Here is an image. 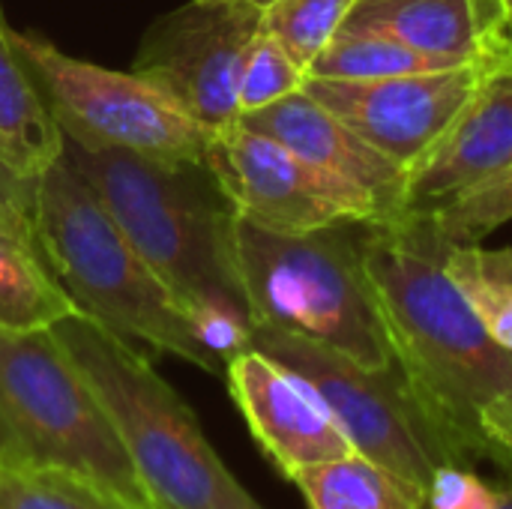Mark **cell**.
I'll use <instances>...</instances> for the list:
<instances>
[{
    "label": "cell",
    "instance_id": "obj_1",
    "mask_svg": "<svg viewBox=\"0 0 512 509\" xmlns=\"http://www.w3.org/2000/svg\"><path fill=\"white\" fill-rule=\"evenodd\" d=\"M450 243L429 213L360 225L393 360L450 465L489 462L486 414L512 393V351L498 345L444 273Z\"/></svg>",
    "mask_w": 512,
    "mask_h": 509
},
{
    "label": "cell",
    "instance_id": "obj_2",
    "mask_svg": "<svg viewBox=\"0 0 512 509\" xmlns=\"http://www.w3.org/2000/svg\"><path fill=\"white\" fill-rule=\"evenodd\" d=\"M63 159L168 285L198 342L222 366L246 351L255 324L234 252L237 213L207 162H162L66 135Z\"/></svg>",
    "mask_w": 512,
    "mask_h": 509
},
{
    "label": "cell",
    "instance_id": "obj_3",
    "mask_svg": "<svg viewBox=\"0 0 512 509\" xmlns=\"http://www.w3.org/2000/svg\"><path fill=\"white\" fill-rule=\"evenodd\" d=\"M51 333L111 417L156 507L264 509L234 480L192 408L135 342L81 312L57 321Z\"/></svg>",
    "mask_w": 512,
    "mask_h": 509
},
{
    "label": "cell",
    "instance_id": "obj_4",
    "mask_svg": "<svg viewBox=\"0 0 512 509\" xmlns=\"http://www.w3.org/2000/svg\"><path fill=\"white\" fill-rule=\"evenodd\" d=\"M0 462L69 480L114 509H159L51 330L0 327Z\"/></svg>",
    "mask_w": 512,
    "mask_h": 509
},
{
    "label": "cell",
    "instance_id": "obj_5",
    "mask_svg": "<svg viewBox=\"0 0 512 509\" xmlns=\"http://www.w3.org/2000/svg\"><path fill=\"white\" fill-rule=\"evenodd\" d=\"M36 243L81 315L120 339L174 354L207 375H225V366L198 342L168 285L63 156L39 177Z\"/></svg>",
    "mask_w": 512,
    "mask_h": 509
},
{
    "label": "cell",
    "instance_id": "obj_6",
    "mask_svg": "<svg viewBox=\"0 0 512 509\" xmlns=\"http://www.w3.org/2000/svg\"><path fill=\"white\" fill-rule=\"evenodd\" d=\"M360 225L279 234L237 216L234 252L252 324L303 336L369 369L393 366L360 255Z\"/></svg>",
    "mask_w": 512,
    "mask_h": 509
},
{
    "label": "cell",
    "instance_id": "obj_7",
    "mask_svg": "<svg viewBox=\"0 0 512 509\" xmlns=\"http://www.w3.org/2000/svg\"><path fill=\"white\" fill-rule=\"evenodd\" d=\"M9 42L66 138L162 162H204L210 132L144 75L69 57L54 42L12 27Z\"/></svg>",
    "mask_w": 512,
    "mask_h": 509
},
{
    "label": "cell",
    "instance_id": "obj_8",
    "mask_svg": "<svg viewBox=\"0 0 512 509\" xmlns=\"http://www.w3.org/2000/svg\"><path fill=\"white\" fill-rule=\"evenodd\" d=\"M249 348L300 375L330 408L354 453L384 465L426 495L432 474L450 465L399 366L369 369L303 336L255 327Z\"/></svg>",
    "mask_w": 512,
    "mask_h": 509
},
{
    "label": "cell",
    "instance_id": "obj_9",
    "mask_svg": "<svg viewBox=\"0 0 512 509\" xmlns=\"http://www.w3.org/2000/svg\"><path fill=\"white\" fill-rule=\"evenodd\" d=\"M258 33L261 9L249 0H189L150 24L132 72L213 135L240 120V78Z\"/></svg>",
    "mask_w": 512,
    "mask_h": 509
},
{
    "label": "cell",
    "instance_id": "obj_10",
    "mask_svg": "<svg viewBox=\"0 0 512 509\" xmlns=\"http://www.w3.org/2000/svg\"><path fill=\"white\" fill-rule=\"evenodd\" d=\"M204 162L234 213L258 228L306 234L345 222H384L369 195L240 120L210 135Z\"/></svg>",
    "mask_w": 512,
    "mask_h": 509
},
{
    "label": "cell",
    "instance_id": "obj_11",
    "mask_svg": "<svg viewBox=\"0 0 512 509\" xmlns=\"http://www.w3.org/2000/svg\"><path fill=\"white\" fill-rule=\"evenodd\" d=\"M507 75H512V57L372 81L306 78L303 90L411 171L456 126L468 105Z\"/></svg>",
    "mask_w": 512,
    "mask_h": 509
},
{
    "label": "cell",
    "instance_id": "obj_12",
    "mask_svg": "<svg viewBox=\"0 0 512 509\" xmlns=\"http://www.w3.org/2000/svg\"><path fill=\"white\" fill-rule=\"evenodd\" d=\"M225 381L252 438L288 480L303 468L354 453L324 399L267 354L240 351L225 366Z\"/></svg>",
    "mask_w": 512,
    "mask_h": 509
},
{
    "label": "cell",
    "instance_id": "obj_13",
    "mask_svg": "<svg viewBox=\"0 0 512 509\" xmlns=\"http://www.w3.org/2000/svg\"><path fill=\"white\" fill-rule=\"evenodd\" d=\"M240 123L285 144L300 159L369 195L384 222L405 213L408 171L321 102H315L306 90L291 93L261 111L243 114Z\"/></svg>",
    "mask_w": 512,
    "mask_h": 509
},
{
    "label": "cell",
    "instance_id": "obj_14",
    "mask_svg": "<svg viewBox=\"0 0 512 509\" xmlns=\"http://www.w3.org/2000/svg\"><path fill=\"white\" fill-rule=\"evenodd\" d=\"M345 24L396 36L444 66L512 57L504 9L495 0H357Z\"/></svg>",
    "mask_w": 512,
    "mask_h": 509
},
{
    "label": "cell",
    "instance_id": "obj_15",
    "mask_svg": "<svg viewBox=\"0 0 512 509\" xmlns=\"http://www.w3.org/2000/svg\"><path fill=\"white\" fill-rule=\"evenodd\" d=\"M512 165V75L486 87L456 126L408 171L405 213L435 210Z\"/></svg>",
    "mask_w": 512,
    "mask_h": 509
},
{
    "label": "cell",
    "instance_id": "obj_16",
    "mask_svg": "<svg viewBox=\"0 0 512 509\" xmlns=\"http://www.w3.org/2000/svg\"><path fill=\"white\" fill-rule=\"evenodd\" d=\"M0 153L27 177H42L63 156V129L24 69L0 21Z\"/></svg>",
    "mask_w": 512,
    "mask_h": 509
},
{
    "label": "cell",
    "instance_id": "obj_17",
    "mask_svg": "<svg viewBox=\"0 0 512 509\" xmlns=\"http://www.w3.org/2000/svg\"><path fill=\"white\" fill-rule=\"evenodd\" d=\"M75 312L39 243L0 225V327L51 330Z\"/></svg>",
    "mask_w": 512,
    "mask_h": 509
},
{
    "label": "cell",
    "instance_id": "obj_18",
    "mask_svg": "<svg viewBox=\"0 0 512 509\" xmlns=\"http://www.w3.org/2000/svg\"><path fill=\"white\" fill-rule=\"evenodd\" d=\"M309 509H426V495L384 465L351 453L291 477Z\"/></svg>",
    "mask_w": 512,
    "mask_h": 509
},
{
    "label": "cell",
    "instance_id": "obj_19",
    "mask_svg": "<svg viewBox=\"0 0 512 509\" xmlns=\"http://www.w3.org/2000/svg\"><path fill=\"white\" fill-rule=\"evenodd\" d=\"M432 69H453V66H444L381 30L342 24L336 36L327 42V48L309 66V78L372 81V78L432 72Z\"/></svg>",
    "mask_w": 512,
    "mask_h": 509
},
{
    "label": "cell",
    "instance_id": "obj_20",
    "mask_svg": "<svg viewBox=\"0 0 512 509\" xmlns=\"http://www.w3.org/2000/svg\"><path fill=\"white\" fill-rule=\"evenodd\" d=\"M444 273L492 339L512 351V246H450Z\"/></svg>",
    "mask_w": 512,
    "mask_h": 509
},
{
    "label": "cell",
    "instance_id": "obj_21",
    "mask_svg": "<svg viewBox=\"0 0 512 509\" xmlns=\"http://www.w3.org/2000/svg\"><path fill=\"white\" fill-rule=\"evenodd\" d=\"M426 213L450 246H480L512 219V165Z\"/></svg>",
    "mask_w": 512,
    "mask_h": 509
},
{
    "label": "cell",
    "instance_id": "obj_22",
    "mask_svg": "<svg viewBox=\"0 0 512 509\" xmlns=\"http://www.w3.org/2000/svg\"><path fill=\"white\" fill-rule=\"evenodd\" d=\"M357 0H276L261 9V30L270 33L309 75L315 57L345 24Z\"/></svg>",
    "mask_w": 512,
    "mask_h": 509
},
{
    "label": "cell",
    "instance_id": "obj_23",
    "mask_svg": "<svg viewBox=\"0 0 512 509\" xmlns=\"http://www.w3.org/2000/svg\"><path fill=\"white\" fill-rule=\"evenodd\" d=\"M306 69L270 36L258 33L240 78V117L261 111L306 87Z\"/></svg>",
    "mask_w": 512,
    "mask_h": 509
},
{
    "label": "cell",
    "instance_id": "obj_24",
    "mask_svg": "<svg viewBox=\"0 0 512 509\" xmlns=\"http://www.w3.org/2000/svg\"><path fill=\"white\" fill-rule=\"evenodd\" d=\"M0 509H114L87 489L0 462Z\"/></svg>",
    "mask_w": 512,
    "mask_h": 509
},
{
    "label": "cell",
    "instance_id": "obj_25",
    "mask_svg": "<svg viewBox=\"0 0 512 509\" xmlns=\"http://www.w3.org/2000/svg\"><path fill=\"white\" fill-rule=\"evenodd\" d=\"M504 492L468 465H441L426 486V509H498Z\"/></svg>",
    "mask_w": 512,
    "mask_h": 509
},
{
    "label": "cell",
    "instance_id": "obj_26",
    "mask_svg": "<svg viewBox=\"0 0 512 509\" xmlns=\"http://www.w3.org/2000/svg\"><path fill=\"white\" fill-rule=\"evenodd\" d=\"M36 201H39V180L21 174L0 153V225L12 228L27 240H36Z\"/></svg>",
    "mask_w": 512,
    "mask_h": 509
},
{
    "label": "cell",
    "instance_id": "obj_27",
    "mask_svg": "<svg viewBox=\"0 0 512 509\" xmlns=\"http://www.w3.org/2000/svg\"><path fill=\"white\" fill-rule=\"evenodd\" d=\"M483 441L489 462L512 471V393L501 399L483 420Z\"/></svg>",
    "mask_w": 512,
    "mask_h": 509
},
{
    "label": "cell",
    "instance_id": "obj_28",
    "mask_svg": "<svg viewBox=\"0 0 512 509\" xmlns=\"http://www.w3.org/2000/svg\"><path fill=\"white\" fill-rule=\"evenodd\" d=\"M504 24H507V33L512 30V0H504Z\"/></svg>",
    "mask_w": 512,
    "mask_h": 509
},
{
    "label": "cell",
    "instance_id": "obj_29",
    "mask_svg": "<svg viewBox=\"0 0 512 509\" xmlns=\"http://www.w3.org/2000/svg\"><path fill=\"white\" fill-rule=\"evenodd\" d=\"M498 509H512V495H510V489L504 492V501H501V507Z\"/></svg>",
    "mask_w": 512,
    "mask_h": 509
},
{
    "label": "cell",
    "instance_id": "obj_30",
    "mask_svg": "<svg viewBox=\"0 0 512 509\" xmlns=\"http://www.w3.org/2000/svg\"><path fill=\"white\" fill-rule=\"evenodd\" d=\"M249 3H255L258 9H267V6H270V3H276V0H249Z\"/></svg>",
    "mask_w": 512,
    "mask_h": 509
},
{
    "label": "cell",
    "instance_id": "obj_31",
    "mask_svg": "<svg viewBox=\"0 0 512 509\" xmlns=\"http://www.w3.org/2000/svg\"><path fill=\"white\" fill-rule=\"evenodd\" d=\"M507 39H510V48H512V30H510V33H507Z\"/></svg>",
    "mask_w": 512,
    "mask_h": 509
},
{
    "label": "cell",
    "instance_id": "obj_32",
    "mask_svg": "<svg viewBox=\"0 0 512 509\" xmlns=\"http://www.w3.org/2000/svg\"><path fill=\"white\" fill-rule=\"evenodd\" d=\"M495 3H501V9H504V0H495Z\"/></svg>",
    "mask_w": 512,
    "mask_h": 509
},
{
    "label": "cell",
    "instance_id": "obj_33",
    "mask_svg": "<svg viewBox=\"0 0 512 509\" xmlns=\"http://www.w3.org/2000/svg\"><path fill=\"white\" fill-rule=\"evenodd\" d=\"M510 495H512V486H510Z\"/></svg>",
    "mask_w": 512,
    "mask_h": 509
}]
</instances>
